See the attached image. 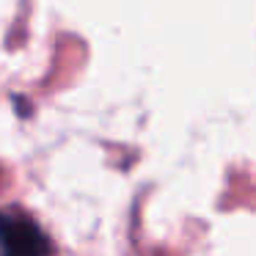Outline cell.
I'll list each match as a JSON object with an SVG mask.
<instances>
[{
    "instance_id": "1",
    "label": "cell",
    "mask_w": 256,
    "mask_h": 256,
    "mask_svg": "<svg viewBox=\"0 0 256 256\" xmlns=\"http://www.w3.org/2000/svg\"><path fill=\"white\" fill-rule=\"evenodd\" d=\"M0 250L8 254H39L50 250V242L44 240L42 228L25 215L0 212Z\"/></svg>"
}]
</instances>
